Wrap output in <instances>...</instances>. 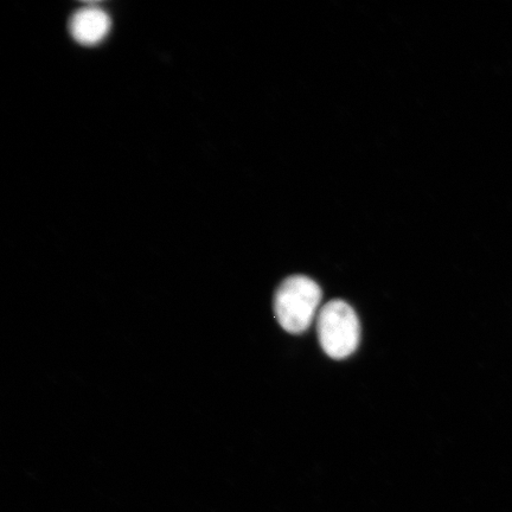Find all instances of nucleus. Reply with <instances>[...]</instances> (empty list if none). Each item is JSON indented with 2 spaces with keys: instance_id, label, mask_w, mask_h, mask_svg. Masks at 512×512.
<instances>
[{
  "instance_id": "1",
  "label": "nucleus",
  "mask_w": 512,
  "mask_h": 512,
  "mask_svg": "<svg viewBox=\"0 0 512 512\" xmlns=\"http://www.w3.org/2000/svg\"><path fill=\"white\" fill-rule=\"evenodd\" d=\"M322 290L305 275H293L279 286L274 297L275 317L290 334H302L317 315Z\"/></svg>"
},
{
  "instance_id": "2",
  "label": "nucleus",
  "mask_w": 512,
  "mask_h": 512,
  "mask_svg": "<svg viewBox=\"0 0 512 512\" xmlns=\"http://www.w3.org/2000/svg\"><path fill=\"white\" fill-rule=\"evenodd\" d=\"M317 330L325 354L343 360L360 344L361 328L356 312L343 300H332L318 313Z\"/></svg>"
},
{
  "instance_id": "3",
  "label": "nucleus",
  "mask_w": 512,
  "mask_h": 512,
  "mask_svg": "<svg viewBox=\"0 0 512 512\" xmlns=\"http://www.w3.org/2000/svg\"><path fill=\"white\" fill-rule=\"evenodd\" d=\"M111 18L98 6H85L70 18V34L81 44L93 46L107 36Z\"/></svg>"
}]
</instances>
